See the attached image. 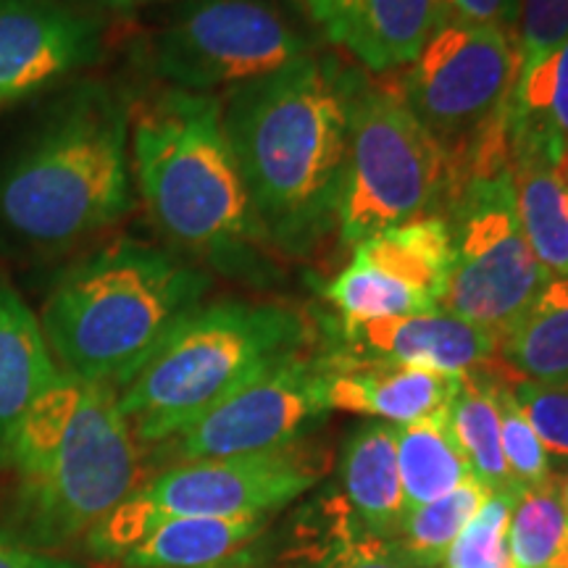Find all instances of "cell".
Instances as JSON below:
<instances>
[{"mask_svg": "<svg viewBox=\"0 0 568 568\" xmlns=\"http://www.w3.org/2000/svg\"><path fill=\"white\" fill-rule=\"evenodd\" d=\"M351 82L303 55L232 88L224 130L251 193L261 234L303 251L337 224L351 148Z\"/></svg>", "mask_w": 568, "mask_h": 568, "instance_id": "1", "label": "cell"}, {"mask_svg": "<svg viewBox=\"0 0 568 568\" xmlns=\"http://www.w3.org/2000/svg\"><path fill=\"white\" fill-rule=\"evenodd\" d=\"M130 203V109L105 84H80L0 169V243L63 251Z\"/></svg>", "mask_w": 568, "mask_h": 568, "instance_id": "2", "label": "cell"}, {"mask_svg": "<svg viewBox=\"0 0 568 568\" xmlns=\"http://www.w3.org/2000/svg\"><path fill=\"white\" fill-rule=\"evenodd\" d=\"M209 287V274L169 251L116 240L61 274L42 308V335L61 372L119 393Z\"/></svg>", "mask_w": 568, "mask_h": 568, "instance_id": "3", "label": "cell"}, {"mask_svg": "<svg viewBox=\"0 0 568 568\" xmlns=\"http://www.w3.org/2000/svg\"><path fill=\"white\" fill-rule=\"evenodd\" d=\"M132 161L153 222L184 251L224 258L258 237L251 193L211 92L169 90L134 119Z\"/></svg>", "mask_w": 568, "mask_h": 568, "instance_id": "4", "label": "cell"}, {"mask_svg": "<svg viewBox=\"0 0 568 568\" xmlns=\"http://www.w3.org/2000/svg\"><path fill=\"white\" fill-rule=\"evenodd\" d=\"M303 318L276 303L197 305L119 389L138 443H169L305 343Z\"/></svg>", "mask_w": 568, "mask_h": 568, "instance_id": "5", "label": "cell"}, {"mask_svg": "<svg viewBox=\"0 0 568 568\" xmlns=\"http://www.w3.org/2000/svg\"><path fill=\"white\" fill-rule=\"evenodd\" d=\"M450 151L418 122L395 84L351 82V148L337 224L343 243L435 213L450 195Z\"/></svg>", "mask_w": 568, "mask_h": 568, "instance_id": "6", "label": "cell"}, {"mask_svg": "<svg viewBox=\"0 0 568 568\" xmlns=\"http://www.w3.org/2000/svg\"><path fill=\"white\" fill-rule=\"evenodd\" d=\"M140 450L109 385L84 382L74 418L32 477L19 479L21 539L32 548H61L88 537L140 485Z\"/></svg>", "mask_w": 568, "mask_h": 568, "instance_id": "7", "label": "cell"}, {"mask_svg": "<svg viewBox=\"0 0 568 568\" xmlns=\"http://www.w3.org/2000/svg\"><path fill=\"white\" fill-rule=\"evenodd\" d=\"M445 222L450 272L439 311L500 339L552 280L521 230L510 166L460 174L447 195Z\"/></svg>", "mask_w": 568, "mask_h": 568, "instance_id": "8", "label": "cell"}, {"mask_svg": "<svg viewBox=\"0 0 568 568\" xmlns=\"http://www.w3.org/2000/svg\"><path fill=\"white\" fill-rule=\"evenodd\" d=\"M308 55L274 0H184L153 42V71L184 92L240 88Z\"/></svg>", "mask_w": 568, "mask_h": 568, "instance_id": "9", "label": "cell"}, {"mask_svg": "<svg viewBox=\"0 0 568 568\" xmlns=\"http://www.w3.org/2000/svg\"><path fill=\"white\" fill-rule=\"evenodd\" d=\"M516 77L514 34L493 24L445 19L395 90L456 159L495 119L506 116Z\"/></svg>", "mask_w": 568, "mask_h": 568, "instance_id": "10", "label": "cell"}, {"mask_svg": "<svg viewBox=\"0 0 568 568\" xmlns=\"http://www.w3.org/2000/svg\"><path fill=\"white\" fill-rule=\"evenodd\" d=\"M326 382V355H287L169 439L172 456L180 464L234 458L303 439L329 410Z\"/></svg>", "mask_w": 568, "mask_h": 568, "instance_id": "11", "label": "cell"}, {"mask_svg": "<svg viewBox=\"0 0 568 568\" xmlns=\"http://www.w3.org/2000/svg\"><path fill=\"white\" fill-rule=\"evenodd\" d=\"M329 471V453L318 443L295 439L251 456L187 460L169 466L138 489L161 518L166 516H272L311 493Z\"/></svg>", "mask_w": 568, "mask_h": 568, "instance_id": "12", "label": "cell"}, {"mask_svg": "<svg viewBox=\"0 0 568 568\" xmlns=\"http://www.w3.org/2000/svg\"><path fill=\"white\" fill-rule=\"evenodd\" d=\"M450 232L443 213H426L361 240L353 258L324 287L339 324L422 316L443 308Z\"/></svg>", "mask_w": 568, "mask_h": 568, "instance_id": "13", "label": "cell"}, {"mask_svg": "<svg viewBox=\"0 0 568 568\" xmlns=\"http://www.w3.org/2000/svg\"><path fill=\"white\" fill-rule=\"evenodd\" d=\"M103 21L63 0H0V111L101 59Z\"/></svg>", "mask_w": 568, "mask_h": 568, "instance_id": "14", "label": "cell"}, {"mask_svg": "<svg viewBox=\"0 0 568 568\" xmlns=\"http://www.w3.org/2000/svg\"><path fill=\"white\" fill-rule=\"evenodd\" d=\"M339 353L364 361L424 366L435 372L464 376L493 364L497 355L495 332L458 318L445 311L422 316L372 318V322L339 324Z\"/></svg>", "mask_w": 568, "mask_h": 568, "instance_id": "15", "label": "cell"}, {"mask_svg": "<svg viewBox=\"0 0 568 568\" xmlns=\"http://www.w3.org/2000/svg\"><path fill=\"white\" fill-rule=\"evenodd\" d=\"M303 6L332 45L374 74L414 63L445 21L439 0H303Z\"/></svg>", "mask_w": 568, "mask_h": 568, "instance_id": "16", "label": "cell"}, {"mask_svg": "<svg viewBox=\"0 0 568 568\" xmlns=\"http://www.w3.org/2000/svg\"><path fill=\"white\" fill-rule=\"evenodd\" d=\"M326 368L329 410L387 418L393 424H414L439 414L460 387V376L435 368L351 358L339 351L326 355Z\"/></svg>", "mask_w": 568, "mask_h": 568, "instance_id": "17", "label": "cell"}, {"mask_svg": "<svg viewBox=\"0 0 568 568\" xmlns=\"http://www.w3.org/2000/svg\"><path fill=\"white\" fill-rule=\"evenodd\" d=\"M266 531V516H166L119 564L124 568H247L258 560Z\"/></svg>", "mask_w": 568, "mask_h": 568, "instance_id": "18", "label": "cell"}, {"mask_svg": "<svg viewBox=\"0 0 568 568\" xmlns=\"http://www.w3.org/2000/svg\"><path fill=\"white\" fill-rule=\"evenodd\" d=\"M339 481H343V500L355 518L372 535L389 542L408 514L403 500L393 424H364L345 439Z\"/></svg>", "mask_w": 568, "mask_h": 568, "instance_id": "19", "label": "cell"}, {"mask_svg": "<svg viewBox=\"0 0 568 568\" xmlns=\"http://www.w3.org/2000/svg\"><path fill=\"white\" fill-rule=\"evenodd\" d=\"M497 366L510 379L568 385V276H552L497 339Z\"/></svg>", "mask_w": 568, "mask_h": 568, "instance_id": "20", "label": "cell"}, {"mask_svg": "<svg viewBox=\"0 0 568 568\" xmlns=\"http://www.w3.org/2000/svg\"><path fill=\"white\" fill-rule=\"evenodd\" d=\"M506 134L514 159H558L568 151V40L548 61L518 77Z\"/></svg>", "mask_w": 568, "mask_h": 568, "instance_id": "21", "label": "cell"}, {"mask_svg": "<svg viewBox=\"0 0 568 568\" xmlns=\"http://www.w3.org/2000/svg\"><path fill=\"white\" fill-rule=\"evenodd\" d=\"M55 374L40 318L0 280V445Z\"/></svg>", "mask_w": 568, "mask_h": 568, "instance_id": "22", "label": "cell"}, {"mask_svg": "<svg viewBox=\"0 0 568 568\" xmlns=\"http://www.w3.org/2000/svg\"><path fill=\"white\" fill-rule=\"evenodd\" d=\"M516 209L537 261L568 276V151L558 159H514Z\"/></svg>", "mask_w": 568, "mask_h": 568, "instance_id": "23", "label": "cell"}, {"mask_svg": "<svg viewBox=\"0 0 568 568\" xmlns=\"http://www.w3.org/2000/svg\"><path fill=\"white\" fill-rule=\"evenodd\" d=\"M447 408L422 418V422L393 424L406 510L422 508L474 479L450 432Z\"/></svg>", "mask_w": 568, "mask_h": 568, "instance_id": "24", "label": "cell"}, {"mask_svg": "<svg viewBox=\"0 0 568 568\" xmlns=\"http://www.w3.org/2000/svg\"><path fill=\"white\" fill-rule=\"evenodd\" d=\"M503 368L493 364L460 376V387L453 397L447 418L450 432L464 453L471 477L489 493H514L508 479L500 443V414H497L495 387Z\"/></svg>", "mask_w": 568, "mask_h": 568, "instance_id": "25", "label": "cell"}, {"mask_svg": "<svg viewBox=\"0 0 568 568\" xmlns=\"http://www.w3.org/2000/svg\"><path fill=\"white\" fill-rule=\"evenodd\" d=\"M489 489L477 479H468L426 506L408 510L397 535L389 539L395 556L410 568H435L445 560L460 529L485 506Z\"/></svg>", "mask_w": 568, "mask_h": 568, "instance_id": "26", "label": "cell"}, {"mask_svg": "<svg viewBox=\"0 0 568 568\" xmlns=\"http://www.w3.org/2000/svg\"><path fill=\"white\" fill-rule=\"evenodd\" d=\"M508 545L514 568H568V510L558 479L516 497Z\"/></svg>", "mask_w": 568, "mask_h": 568, "instance_id": "27", "label": "cell"}, {"mask_svg": "<svg viewBox=\"0 0 568 568\" xmlns=\"http://www.w3.org/2000/svg\"><path fill=\"white\" fill-rule=\"evenodd\" d=\"M497 414H500V443H503V458H506L508 479L516 495L529 493V489H539L550 485V456L539 443L537 432L518 408L514 393H510V376L503 372L495 387Z\"/></svg>", "mask_w": 568, "mask_h": 568, "instance_id": "28", "label": "cell"}, {"mask_svg": "<svg viewBox=\"0 0 568 568\" xmlns=\"http://www.w3.org/2000/svg\"><path fill=\"white\" fill-rule=\"evenodd\" d=\"M516 493H495L460 529L445 556V568H514L508 545L510 510Z\"/></svg>", "mask_w": 568, "mask_h": 568, "instance_id": "29", "label": "cell"}, {"mask_svg": "<svg viewBox=\"0 0 568 568\" xmlns=\"http://www.w3.org/2000/svg\"><path fill=\"white\" fill-rule=\"evenodd\" d=\"M566 40L568 0H521L516 27L518 77H527L531 69L548 61Z\"/></svg>", "mask_w": 568, "mask_h": 568, "instance_id": "30", "label": "cell"}, {"mask_svg": "<svg viewBox=\"0 0 568 568\" xmlns=\"http://www.w3.org/2000/svg\"><path fill=\"white\" fill-rule=\"evenodd\" d=\"M510 393L548 456L568 460V385L510 379Z\"/></svg>", "mask_w": 568, "mask_h": 568, "instance_id": "31", "label": "cell"}, {"mask_svg": "<svg viewBox=\"0 0 568 568\" xmlns=\"http://www.w3.org/2000/svg\"><path fill=\"white\" fill-rule=\"evenodd\" d=\"M447 19L471 21V24H493L516 38L521 0H439Z\"/></svg>", "mask_w": 568, "mask_h": 568, "instance_id": "32", "label": "cell"}, {"mask_svg": "<svg viewBox=\"0 0 568 568\" xmlns=\"http://www.w3.org/2000/svg\"><path fill=\"white\" fill-rule=\"evenodd\" d=\"M324 568H410L395 556L393 545L387 539L368 531L355 539L351 548H345L337 558H332Z\"/></svg>", "mask_w": 568, "mask_h": 568, "instance_id": "33", "label": "cell"}, {"mask_svg": "<svg viewBox=\"0 0 568 568\" xmlns=\"http://www.w3.org/2000/svg\"><path fill=\"white\" fill-rule=\"evenodd\" d=\"M0 568H80L71 560H63L53 552L38 550L27 545L19 535L0 529Z\"/></svg>", "mask_w": 568, "mask_h": 568, "instance_id": "34", "label": "cell"}, {"mask_svg": "<svg viewBox=\"0 0 568 568\" xmlns=\"http://www.w3.org/2000/svg\"><path fill=\"white\" fill-rule=\"evenodd\" d=\"M63 3L77 6V3H88V6H98V9H113V11H130V9H140V6H151V3H161V0H63Z\"/></svg>", "mask_w": 568, "mask_h": 568, "instance_id": "35", "label": "cell"}, {"mask_svg": "<svg viewBox=\"0 0 568 568\" xmlns=\"http://www.w3.org/2000/svg\"><path fill=\"white\" fill-rule=\"evenodd\" d=\"M560 493H564V506L568 510V479H566V485H560Z\"/></svg>", "mask_w": 568, "mask_h": 568, "instance_id": "36", "label": "cell"}]
</instances>
